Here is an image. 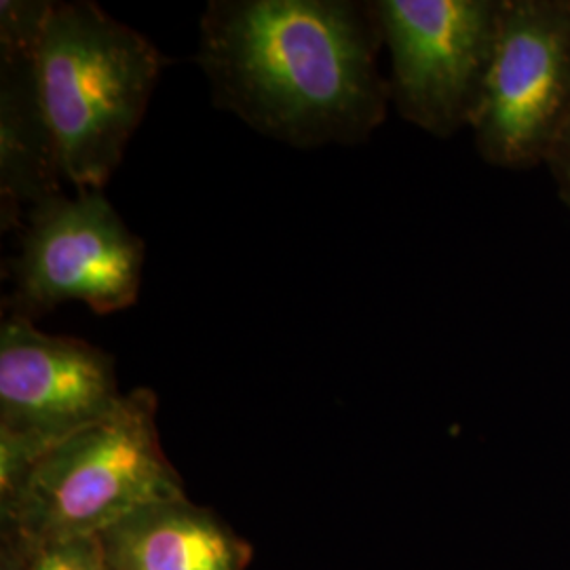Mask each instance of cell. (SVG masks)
Instances as JSON below:
<instances>
[{
	"mask_svg": "<svg viewBox=\"0 0 570 570\" xmlns=\"http://www.w3.org/2000/svg\"><path fill=\"white\" fill-rule=\"evenodd\" d=\"M115 360L100 346L41 332L30 320L0 326V499L61 440L119 406Z\"/></svg>",
	"mask_w": 570,
	"mask_h": 570,
	"instance_id": "obj_5",
	"label": "cell"
},
{
	"mask_svg": "<svg viewBox=\"0 0 570 570\" xmlns=\"http://www.w3.org/2000/svg\"><path fill=\"white\" fill-rule=\"evenodd\" d=\"M546 165L558 188V197L570 209V117L551 146Z\"/></svg>",
	"mask_w": 570,
	"mask_h": 570,
	"instance_id": "obj_11",
	"label": "cell"
},
{
	"mask_svg": "<svg viewBox=\"0 0 570 570\" xmlns=\"http://www.w3.org/2000/svg\"><path fill=\"white\" fill-rule=\"evenodd\" d=\"M106 570H245L252 548L188 497L134 511L100 534Z\"/></svg>",
	"mask_w": 570,
	"mask_h": 570,
	"instance_id": "obj_9",
	"label": "cell"
},
{
	"mask_svg": "<svg viewBox=\"0 0 570 570\" xmlns=\"http://www.w3.org/2000/svg\"><path fill=\"white\" fill-rule=\"evenodd\" d=\"M389 49V96L435 138L473 125L505 0H372Z\"/></svg>",
	"mask_w": 570,
	"mask_h": 570,
	"instance_id": "obj_6",
	"label": "cell"
},
{
	"mask_svg": "<svg viewBox=\"0 0 570 570\" xmlns=\"http://www.w3.org/2000/svg\"><path fill=\"white\" fill-rule=\"evenodd\" d=\"M47 0L0 2V228L60 195L58 148L42 106L37 41Z\"/></svg>",
	"mask_w": 570,
	"mask_h": 570,
	"instance_id": "obj_8",
	"label": "cell"
},
{
	"mask_svg": "<svg viewBox=\"0 0 570 570\" xmlns=\"http://www.w3.org/2000/svg\"><path fill=\"white\" fill-rule=\"evenodd\" d=\"M21 226L4 317L37 322L66 303L110 315L138 301L146 245L102 190L53 195L30 207Z\"/></svg>",
	"mask_w": 570,
	"mask_h": 570,
	"instance_id": "obj_4",
	"label": "cell"
},
{
	"mask_svg": "<svg viewBox=\"0 0 570 570\" xmlns=\"http://www.w3.org/2000/svg\"><path fill=\"white\" fill-rule=\"evenodd\" d=\"M164 68V53L100 4L47 0L37 72L63 180L79 190H102Z\"/></svg>",
	"mask_w": 570,
	"mask_h": 570,
	"instance_id": "obj_2",
	"label": "cell"
},
{
	"mask_svg": "<svg viewBox=\"0 0 570 570\" xmlns=\"http://www.w3.org/2000/svg\"><path fill=\"white\" fill-rule=\"evenodd\" d=\"M570 117V0H505L482 102L471 125L484 164L546 165Z\"/></svg>",
	"mask_w": 570,
	"mask_h": 570,
	"instance_id": "obj_7",
	"label": "cell"
},
{
	"mask_svg": "<svg viewBox=\"0 0 570 570\" xmlns=\"http://www.w3.org/2000/svg\"><path fill=\"white\" fill-rule=\"evenodd\" d=\"M374 2L212 0L197 61L218 108L294 148L355 146L387 119Z\"/></svg>",
	"mask_w": 570,
	"mask_h": 570,
	"instance_id": "obj_1",
	"label": "cell"
},
{
	"mask_svg": "<svg viewBox=\"0 0 570 570\" xmlns=\"http://www.w3.org/2000/svg\"><path fill=\"white\" fill-rule=\"evenodd\" d=\"M11 570H106L100 537L23 543Z\"/></svg>",
	"mask_w": 570,
	"mask_h": 570,
	"instance_id": "obj_10",
	"label": "cell"
},
{
	"mask_svg": "<svg viewBox=\"0 0 570 570\" xmlns=\"http://www.w3.org/2000/svg\"><path fill=\"white\" fill-rule=\"evenodd\" d=\"M186 497L165 456L157 395L134 389L100 421L72 433L2 501L21 543L100 537L146 505Z\"/></svg>",
	"mask_w": 570,
	"mask_h": 570,
	"instance_id": "obj_3",
	"label": "cell"
}]
</instances>
